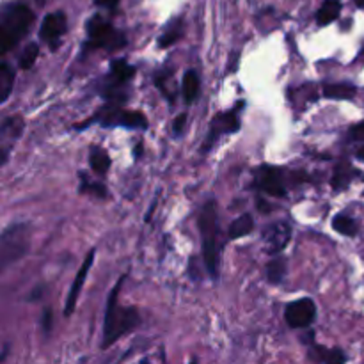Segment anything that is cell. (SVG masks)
<instances>
[{
  "mask_svg": "<svg viewBox=\"0 0 364 364\" xmlns=\"http://www.w3.org/2000/svg\"><path fill=\"white\" fill-rule=\"evenodd\" d=\"M14 85V70L9 63L0 64V102H7Z\"/></svg>",
  "mask_w": 364,
  "mask_h": 364,
  "instance_id": "cell-17",
  "label": "cell"
},
{
  "mask_svg": "<svg viewBox=\"0 0 364 364\" xmlns=\"http://www.w3.org/2000/svg\"><path fill=\"white\" fill-rule=\"evenodd\" d=\"M28 251V226L27 224H13L2 233L0 245V263L6 269L9 263L23 258Z\"/></svg>",
  "mask_w": 364,
  "mask_h": 364,
  "instance_id": "cell-6",
  "label": "cell"
},
{
  "mask_svg": "<svg viewBox=\"0 0 364 364\" xmlns=\"http://www.w3.org/2000/svg\"><path fill=\"white\" fill-rule=\"evenodd\" d=\"M110 73L116 78V84H127L134 78L135 68L132 64H128L124 59H117L110 64Z\"/></svg>",
  "mask_w": 364,
  "mask_h": 364,
  "instance_id": "cell-18",
  "label": "cell"
},
{
  "mask_svg": "<svg viewBox=\"0 0 364 364\" xmlns=\"http://www.w3.org/2000/svg\"><path fill=\"white\" fill-rule=\"evenodd\" d=\"M287 276V259L284 258H276L269 263L267 267V277H269V283L279 284L281 281Z\"/></svg>",
  "mask_w": 364,
  "mask_h": 364,
  "instance_id": "cell-23",
  "label": "cell"
},
{
  "mask_svg": "<svg viewBox=\"0 0 364 364\" xmlns=\"http://www.w3.org/2000/svg\"><path fill=\"white\" fill-rule=\"evenodd\" d=\"M23 132L21 117H7L2 123V139H18Z\"/></svg>",
  "mask_w": 364,
  "mask_h": 364,
  "instance_id": "cell-24",
  "label": "cell"
},
{
  "mask_svg": "<svg viewBox=\"0 0 364 364\" xmlns=\"http://www.w3.org/2000/svg\"><path fill=\"white\" fill-rule=\"evenodd\" d=\"M38 4H45V0H38Z\"/></svg>",
  "mask_w": 364,
  "mask_h": 364,
  "instance_id": "cell-36",
  "label": "cell"
},
{
  "mask_svg": "<svg viewBox=\"0 0 364 364\" xmlns=\"http://www.w3.org/2000/svg\"><path fill=\"white\" fill-rule=\"evenodd\" d=\"M96 119L100 121L102 127H124L130 128V130H146L148 128V119H146L144 114L137 112V110H123L116 103L100 109L95 117H91V119L85 121L84 124H80L77 128L89 127Z\"/></svg>",
  "mask_w": 364,
  "mask_h": 364,
  "instance_id": "cell-4",
  "label": "cell"
},
{
  "mask_svg": "<svg viewBox=\"0 0 364 364\" xmlns=\"http://www.w3.org/2000/svg\"><path fill=\"white\" fill-rule=\"evenodd\" d=\"M256 185L259 191L267 192L270 196L283 198L287 196V187L283 181V171L272 166H262L256 173Z\"/></svg>",
  "mask_w": 364,
  "mask_h": 364,
  "instance_id": "cell-10",
  "label": "cell"
},
{
  "mask_svg": "<svg viewBox=\"0 0 364 364\" xmlns=\"http://www.w3.org/2000/svg\"><path fill=\"white\" fill-rule=\"evenodd\" d=\"M291 238V228L287 220H279V223L272 224L269 230L265 231V249L267 252H279L288 245Z\"/></svg>",
  "mask_w": 364,
  "mask_h": 364,
  "instance_id": "cell-11",
  "label": "cell"
},
{
  "mask_svg": "<svg viewBox=\"0 0 364 364\" xmlns=\"http://www.w3.org/2000/svg\"><path fill=\"white\" fill-rule=\"evenodd\" d=\"M358 156H359V160H363V162H364V148H361V149H359Z\"/></svg>",
  "mask_w": 364,
  "mask_h": 364,
  "instance_id": "cell-35",
  "label": "cell"
},
{
  "mask_svg": "<svg viewBox=\"0 0 364 364\" xmlns=\"http://www.w3.org/2000/svg\"><path fill=\"white\" fill-rule=\"evenodd\" d=\"M355 6L359 7V9H364V0H354Z\"/></svg>",
  "mask_w": 364,
  "mask_h": 364,
  "instance_id": "cell-34",
  "label": "cell"
},
{
  "mask_svg": "<svg viewBox=\"0 0 364 364\" xmlns=\"http://www.w3.org/2000/svg\"><path fill=\"white\" fill-rule=\"evenodd\" d=\"M180 36H181V25L178 23V21H174V23H171L169 28L164 32L162 38H160V43H159L160 48H167V46H171L173 43H176Z\"/></svg>",
  "mask_w": 364,
  "mask_h": 364,
  "instance_id": "cell-26",
  "label": "cell"
},
{
  "mask_svg": "<svg viewBox=\"0 0 364 364\" xmlns=\"http://www.w3.org/2000/svg\"><path fill=\"white\" fill-rule=\"evenodd\" d=\"M43 290H45V288L38 287V288H36V290H32V295H31V297H28V299H31V301H38V299L41 297V291H43Z\"/></svg>",
  "mask_w": 364,
  "mask_h": 364,
  "instance_id": "cell-32",
  "label": "cell"
},
{
  "mask_svg": "<svg viewBox=\"0 0 364 364\" xmlns=\"http://www.w3.org/2000/svg\"><path fill=\"white\" fill-rule=\"evenodd\" d=\"M124 277L117 281L116 287L112 288L109 295V302H107L105 309V323H103V341L102 347L109 348L110 345L116 343L121 336L134 331L135 327L141 323V316L135 308H123L117 304V295H119V288L123 284Z\"/></svg>",
  "mask_w": 364,
  "mask_h": 364,
  "instance_id": "cell-1",
  "label": "cell"
},
{
  "mask_svg": "<svg viewBox=\"0 0 364 364\" xmlns=\"http://www.w3.org/2000/svg\"><path fill=\"white\" fill-rule=\"evenodd\" d=\"M82 183H80V192H85V194H95L98 198H105L107 188L103 187L102 183H96V181H91L87 176L80 174Z\"/></svg>",
  "mask_w": 364,
  "mask_h": 364,
  "instance_id": "cell-27",
  "label": "cell"
},
{
  "mask_svg": "<svg viewBox=\"0 0 364 364\" xmlns=\"http://www.w3.org/2000/svg\"><path fill=\"white\" fill-rule=\"evenodd\" d=\"M333 228L338 231V233L347 235V237H355V235H358V231H359L358 223H355L352 217L343 215V213H340V215L334 217Z\"/></svg>",
  "mask_w": 364,
  "mask_h": 364,
  "instance_id": "cell-21",
  "label": "cell"
},
{
  "mask_svg": "<svg viewBox=\"0 0 364 364\" xmlns=\"http://www.w3.org/2000/svg\"><path fill=\"white\" fill-rule=\"evenodd\" d=\"M89 164H91L92 171L102 176V174H105L110 167L109 153H107L103 148L95 146V148H91V153H89Z\"/></svg>",
  "mask_w": 364,
  "mask_h": 364,
  "instance_id": "cell-15",
  "label": "cell"
},
{
  "mask_svg": "<svg viewBox=\"0 0 364 364\" xmlns=\"http://www.w3.org/2000/svg\"><path fill=\"white\" fill-rule=\"evenodd\" d=\"M340 11L341 4L338 2V0H326V2L322 4V7L318 9V13H316V21H318V25H322V27L323 25L333 23V21L340 16Z\"/></svg>",
  "mask_w": 364,
  "mask_h": 364,
  "instance_id": "cell-14",
  "label": "cell"
},
{
  "mask_svg": "<svg viewBox=\"0 0 364 364\" xmlns=\"http://www.w3.org/2000/svg\"><path fill=\"white\" fill-rule=\"evenodd\" d=\"M66 28V14L60 13V11L59 13H50L43 20L41 28H39V38L50 46V50H57V46L60 45V38L64 36Z\"/></svg>",
  "mask_w": 364,
  "mask_h": 364,
  "instance_id": "cell-9",
  "label": "cell"
},
{
  "mask_svg": "<svg viewBox=\"0 0 364 364\" xmlns=\"http://www.w3.org/2000/svg\"><path fill=\"white\" fill-rule=\"evenodd\" d=\"M199 231L203 237V258L206 270L215 279L219 276V220H217V203L210 199L199 213Z\"/></svg>",
  "mask_w": 364,
  "mask_h": 364,
  "instance_id": "cell-3",
  "label": "cell"
},
{
  "mask_svg": "<svg viewBox=\"0 0 364 364\" xmlns=\"http://www.w3.org/2000/svg\"><path fill=\"white\" fill-rule=\"evenodd\" d=\"M34 18L31 7L21 2L4 6L0 14V52H11L31 31Z\"/></svg>",
  "mask_w": 364,
  "mask_h": 364,
  "instance_id": "cell-2",
  "label": "cell"
},
{
  "mask_svg": "<svg viewBox=\"0 0 364 364\" xmlns=\"http://www.w3.org/2000/svg\"><path fill=\"white\" fill-rule=\"evenodd\" d=\"M199 96V78L196 71H187L183 77V98L191 105Z\"/></svg>",
  "mask_w": 364,
  "mask_h": 364,
  "instance_id": "cell-20",
  "label": "cell"
},
{
  "mask_svg": "<svg viewBox=\"0 0 364 364\" xmlns=\"http://www.w3.org/2000/svg\"><path fill=\"white\" fill-rule=\"evenodd\" d=\"M284 318L291 329H306L315 322L316 304L308 297L290 302L284 309Z\"/></svg>",
  "mask_w": 364,
  "mask_h": 364,
  "instance_id": "cell-7",
  "label": "cell"
},
{
  "mask_svg": "<svg viewBox=\"0 0 364 364\" xmlns=\"http://www.w3.org/2000/svg\"><path fill=\"white\" fill-rule=\"evenodd\" d=\"M352 137L354 139H364V121L358 127L352 128Z\"/></svg>",
  "mask_w": 364,
  "mask_h": 364,
  "instance_id": "cell-31",
  "label": "cell"
},
{
  "mask_svg": "<svg viewBox=\"0 0 364 364\" xmlns=\"http://www.w3.org/2000/svg\"><path fill=\"white\" fill-rule=\"evenodd\" d=\"M41 327L43 333L50 334V331H52V309H45L41 316Z\"/></svg>",
  "mask_w": 364,
  "mask_h": 364,
  "instance_id": "cell-28",
  "label": "cell"
},
{
  "mask_svg": "<svg viewBox=\"0 0 364 364\" xmlns=\"http://www.w3.org/2000/svg\"><path fill=\"white\" fill-rule=\"evenodd\" d=\"M95 4L100 7H107V9H116L119 0H95Z\"/></svg>",
  "mask_w": 364,
  "mask_h": 364,
  "instance_id": "cell-30",
  "label": "cell"
},
{
  "mask_svg": "<svg viewBox=\"0 0 364 364\" xmlns=\"http://www.w3.org/2000/svg\"><path fill=\"white\" fill-rule=\"evenodd\" d=\"M255 230V220L249 213H244L238 219H235L230 226V238L231 240H237V238L245 237V235L252 233Z\"/></svg>",
  "mask_w": 364,
  "mask_h": 364,
  "instance_id": "cell-16",
  "label": "cell"
},
{
  "mask_svg": "<svg viewBox=\"0 0 364 364\" xmlns=\"http://www.w3.org/2000/svg\"><path fill=\"white\" fill-rule=\"evenodd\" d=\"M92 262H95V251H91L87 256H85L84 263L80 265V269H78V272H77V277H75L73 284H71L70 294H68V299H66V306H64V315H66V316H70L71 313L75 311V306H77L78 295H80V290H82V287H84L85 277H87L89 270H91Z\"/></svg>",
  "mask_w": 364,
  "mask_h": 364,
  "instance_id": "cell-12",
  "label": "cell"
},
{
  "mask_svg": "<svg viewBox=\"0 0 364 364\" xmlns=\"http://www.w3.org/2000/svg\"><path fill=\"white\" fill-rule=\"evenodd\" d=\"M352 176H354V171L348 164H340L334 171V176H333V188L334 191H341V188H347V185L350 183Z\"/></svg>",
  "mask_w": 364,
  "mask_h": 364,
  "instance_id": "cell-22",
  "label": "cell"
},
{
  "mask_svg": "<svg viewBox=\"0 0 364 364\" xmlns=\"http://www.w3.org/2000/svg\"><path fill=\"white\" fill-rule=\"evenodd\" d=\"M240 130V119L237 116V110H231V112H219L210 123L208 135H206V141L203 144L201 151L206 153L217 141H219L220 135L224 134H235V132Z\"/></svg>",
  "mask_w": 364,
  "mask_h": 364,
  "instance_id": "cell-8",
  "label": "cell"
},
{
  "mask_svg": "<svg viewBox=\"0 0 364 364\" xmlns=\"http://www.w3.org/2000/svg\"><path fill=\"white\" fill-rule=\"evenodd\" d=\"M38 55H39L38 43H28V45L25 46L23 52H21L20 59H18V66H20L21 70H31V68L34 66Z\"/></svg>",
  "mask_w": 364,
  "mask_h": 364,
  "instance_id": "cell-25",
  "label": "cell"
},
{
  "mask_svg": "<svg viewBox=\"0 0 364 364\" xmlns=\"http://www.w3.org/2000/svg\"><path fill=\"white\" fill-rule=\"evenodd\" d=\"M258 206H259V210H262V212H263V213L270 212V206H269V205H267V203H265V201H263V199H259V201H258Z\"/></svg>",
  "mask_w": 364,
  "mask_h": 364,
  "instance_id": "cell-33",
  "label": "cell"
},
{
  "mask_svg": "<svg viewBox=\"0 0 364 364\" xmlns=\"http://www.w3.org/2000/svg\"><path fill=\"white\" fill-rule=\"evenodd\" d=\"M358 89L350 84H327L323 87V96L334 100H350L354 98Z\"/></svg>",
  "mask_w": 364,
  "mask_h": 364,
  "instance_id": "cell-19",
  "label": "cell"
},
{
  "mask_svg": "<svg viewBox=\"0 0 364 364\" xmlns=\"http://www.w3.org/2000/svg\"><path fill=\"white\" fill-rule=\"evenodd\" d=\"M185 121H187V114H185V112L180 114V116L174 119V123H173L174 135H181V132L185 130Z\"/></svg>",
  "mask_w": 364,
  "mask_h": 364,
  "instance_id": "cell-29",
  "label": "cell"
},
{
  "mask_svg": "<svg viewBox=\"0 0 364 364\" xmlns=\"http://www.w3.org/2000/svg\"><path fill=\"white\" fill-rule=\"evenodd\" d=\"M127 45V38L123 32L114 28L100 14L92 16L87 21V46L89 48L119 50Z\"/></svg>",
  "mask_w": 364,
  "mask_h": 364,
  "instance_id": "cell-5",
  "label": "cell"
},
{
  "mask_svg": "<svg viewBox=\"0 0 364 364\" xmlns=\"http://www.w3.org/2000/svg\"><path fill=\"white\" fill-rule=\"evenodd\" d=\"M309 358L313 361L318 363H333V364H341L347 361V355L343 354L341 348H334V350H327V348L318 347V345H311V352H309Z\"/></svg>",
  "mask_w": 364,
  "mask_h": 364,
  "instance_id": "cell-13",
  "label": "cell"
}]
</instances>
